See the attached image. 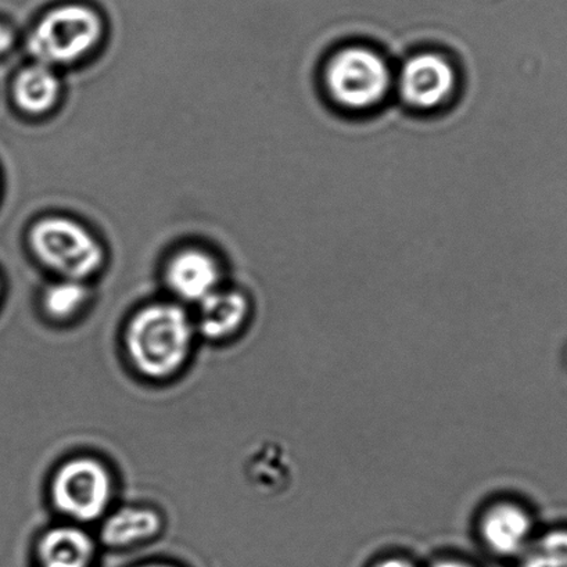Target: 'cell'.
<instances>
[{
	"mask_svg": "<svg viewBox=\"0 0 567 567\" xmlns=\"http://www.w3.org/2000/svg\"><path fill=\"white\" fill-rule=\"evenodd\" d=\"M14 37L8 25L0 23V54L7 53L13 47Z\"/></svg>",
	"mask_w": 567,
	"mask_h": 567,
	"instance_id": "cell-16",
	"label": "cell"
},
{
	"mask_svg": "<svg viewBox=\"0 0 567 567\" xmlns=\"http://www.w3.org/2000/svg\"><path fill=\"white\" fill-rule=\"evenodd\" d=\"M517 567H567V528L538 532Z\"/></svg>",
	"mask_w": 567,
	"mask_h": 567,
	"instance_id": "cell-14",
	"label": "cell"
},
{
	"mask_svg": "<svg viewBox=\"0 0 567 567\" xmlns=\"http://www.w3.org/2000/svg\"><path fill=\"white\" fill-rule=\"evenodd\" d=\"M455 85L454 65L433 52L417 53L406 60L399 79L401 97L417 110L443 106L453 96Z\"/></svg>",
	"mask_w": 567,
	"mask_h": 567,
	"instance_id": "cell-7",
	"label": "cell"
},
{
	"mask_svg": "<svg viewBox=\"0 0 567 567\" xmlns=\"http://www.w3.org/2000/svg\"><path fill=\"white\" fill-rule=\"evenodd\" d=\"M197 306L196 333L212 343L236 338L250 318V301L239 290L219 288Z\"/></svg>",
	"mask_w": 567,
	"mask_h": 567,
	"instance_id": "cell-9",
	"label": "cell"
},
{
	"mask_svg": "<svg viewBox=\"0 0 567 567\" xmlns=\"http://www.w3.org/2000/svg\"><path fill=\"white\" fill-rule=\"evenodd\" d=\"M115 478L107 464L92 455L65 460L54 470L49 498L54 511L74 525L102 520L112 511Z\"/></svg>",
	"mask_w": 567,
	"mask_h": 567,
	"instance_id": "cell-2",
	"label": "cell"
},
{
	"mask_svg": "<svg viewBox=\"0 0 567 567\" xmlns=\"http://www.w3.org/2000/svg\"><path fill=\"white\" fill-rule=\"evenodd\" d=\"M197 338L194 318L176 302H152L124 330L126 360L147 381H168L189 362Z\"/></svg>",
	"mask_w": 567,
	"mask_h": 567,
	"instance_id": "cell-1",
	"label": "cell"
},
{
	"mask_svg": "<svg viewBox=\"0 0 567 567\" xmlns=\"http://www.w3.org/2000/svg\"><path fill=\"white\" fill-rule=\"evenodd\" d=\"M165 282L176 299L200 305L221 288V268L216 258L199 249H186L171 258Z\"/></svg>",
	"mask_w": 567,
	"mask_h": 567,
	"instance_id": "cell-8",
	"label": "cell"
},
{
	"mask_svg": "<svg viewBox=\"0 0 567 567\" xmlns=\"http://www.w3.org/2000/svg\"><path fill=\"white\" fill-rule=\"evenodd\" d=\"M431 567H476L470 564L464 559L453 558V556H447V558H442L436 561Z\"/></svg>",
	"mask_w": 567,
	"mask_h": 567,
	"instance_id": "cell-17",
	"label": "cell"
},
{
	"mask_svg": "<svg viewBox=\"0 0 567 567\" xmlns=\"http://www.w3.org/2000/svg\"><path fill=\"white\" fill-rule=\"evenodd\" d=\"M164 528L163 515L153 506L124 505L101 522V542L109 548L126 549L153 542Z\"/></svg>",
	"mask_w": 567,
	"mask_h": 567,
	"instance_id": "cell-10",
	"label": "cell"
},
{
	"mask_svg": "<svg viewBox=\"0 0 567 567\" xmlns=\"http://www.w3.org/2000/svg\"><path fill=\"white\" fill-rule=\"evenodd\" d=\"M372 567H417L414 561L406 556L390 555L386 558L378 560Z\"/></svg>",
	"mask_w": 567,
	"mask_h": 567,
	"instance_id": "cell-15",
	"label": "cell"
},
{
	"mask_svg": "<svg viewBox=\"0 0 567 567\" xmlns=\"http://www.w3.org/2000/svg\"><path fill=\"white\" fill-rule=\"evenodd\" d=\"M324 86L336 104L351 112L377 107L392 86L386 60L371 48L351 45L328 60Z\"/></svg>",
	"mask_w": 567,
	"mask_h": 567,
	"instance_id": "cell-5",
	"label": "cell"
},
{
	"mask_svg": "<svg viewBox=\"0 0 567 567\" xmlns=\"http://www.w3.org/2000/svg\"><path fill=\"white\" fill-rule=\"evenodd\" d=\"M103 35V20L84 3H63L48 10L32 27L29 51L48 68L76 62L95 49Z\"/></svg>",
	"mask_w": 567,
	"mask_h": 567,
	"instance_id": "cell-3",
	"label": "cell"
},
{
	"mask_svg": "<svg viewBox=\"0 0 567 567\" xmlns=\"http://www.w3.org/2000/svg\"><path fill=\"white\" fill-rule=\"evenodd\" d=\"M60 80L52 68L35 63L24 69L14 80V102L29 114L48 113L56 106L60 96Z\"/></svg>",
	"mask_w": 567,
	"mask_h": 567,
	"instance_id": "cell-12",
	"label": "cell"
},
{
	"mask_svg": "<svg viewBox=\"0 0 567 567\" xmlns=\"http://www.w3.org/2000/svg\"><path fill=\"white\" fill-rule=\"evenodd\" d=\"M96 553L95 538L74 523L48 528L37 544L40 567H92Z\"/></svg>",
	"mask_w": 567,
	"mask_h": 567,
	"instance_id": "cell-11",
	"label": "cell"
},
{
	"mask_svg": "<svg viewBox=\"0 0 567 567\" xmlns=\"http://www.w3.org/2000/svg\"><path fill=\"white\" fill-rule=\"evenodd\" d=\"M137 567H176L174 565H167V564H146Z\"/></svg>",
	"mask_w": 567,
	"mask_h": 567,
	"instance_id": "cell-18",
	"label": "cell"
},
{
	"mask_svg": "<svg viewBox=\"0 0 567 567\" xmlns=\"http://www.w3.org/2000/svg\"><path fill=\"white\" fill-rule=\"evenodd\" d=\"M91 291L85 282L74 279H59L47 286L41 296L43 316L53 323L75 321L90 305Z\"/></svg>",
	"mask_w": 567,
	"mask_h": 567,
	"instance_id": "cell-13",
	"label": "cell"
},
{
	"mask_svg": "<svg viewBox=\"0 0 567 567\" xmlns=\"http://www.w3.org/2000/svg\"><path fill=\"white\" fill-rule=\"evenodd\" d=\"M29 239L37 260L60 279L85 282L103 267L102 245L90 230L74 219H40L32 225Z\"/></svg>",
	"mask_w": 567,
	"mask_h": 567,
	"instance_id": "cell-4",
	"label": "cell"
},
{
	"mask_svg": "<svg viewBox=\"0 0 567 567\" xmlns=\"http://www.w3.org/2000/svg\"><path fill=\"white\" fill-rule=\"evenodd\" d=\"M478 543L503 559H519L538 533L532 511L520 501L497 498L478 511L475 523Z\"/></svg>",
	"mask_w": 567,
	"mask_h": 567,
	"instance_id": "cell-6",
	"label": "cell"
}]
</instances>
